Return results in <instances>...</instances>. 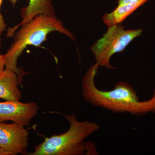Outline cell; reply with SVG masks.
Returning <instances> with one entry per match:
<instances>
[{"label": "cell", "instance_id": "cell-13", "mask_svg": "<svg viewBox=\"0 0 155 155\" xmlns=\"http://www.w3.org/2000/svg\"><path fill=\"white\" fill-rule=\"evenodd\" d=\"M0 155H9V154L5 150L0 148Z\"/></svg>", "mask_w": 155, "mask_h": 155}, {"label": "cell", "instance_id": "cell-3", "mask_svg": "<svg viewBox=\"0 0 155 155\" xmlns=\"http://www.w3.org/2000/svg\"><path fill=\"white\" fill-rule=\"evenodd\" d=\"M70 123L67 132L46 139L35 147L31 155H83L88 150L84 140L99 130L96 122L88 121L79 122L73 114L64 115Z\"/></svg>", "mask_w": 155, "mask_h": 155}, {"label": "cell", "instance_id": "cell-11", "mask_svg": "<svg viewBox=\"0 0 155 155\" xmlns=\"http://www.w3.org/2000/svg\"><path fill=\"white\" fill-rule=\"evenodd\" d=\"M148 0H118V4L121 5L127 3L137 2L140 3L142 5H143Z\"/></svg>", "mask_w": 155, "mask_h": 155}, {"label": "cell", "instance_id": "cell-10", "mask_svg": "<svg viewBox=\"0 0 155 155\" xmlns=\"http://www.w3.org/2000/svg\"><path fill=\"white\" fill-rule=\"evenodd\" d=\"M3 3V0H0V35L6 30V24L4 20V17L1 13V7Z\"/></svg>", "mask_w": 155, "mask_h": 155}, {"label": "cell", "instance_id": "cell-12", "mask_svg": "<svg viewBox=\"0 0 155 155\" xmlns=\"http://www.w3.org/2000/svg\"><path fill=\"white\" fill-rule=\"evenodd\" d=\"M6 60L5 55L0 54V74L5 70L6 67Z\"/></svg>", "mask_w": 155, "mask_h": 155}, {"label": "cell", "instance_id": "cell-1", "mask_svg": "<svg viewBox=\"0 0 155 155\" xmlns=\"http://www.w3.org/2000/svg\"><path fill=\"white\" fill-rule=\"evenodd\" d=\"M98 67L96 64L92 65L82 79V96L87 102L113 113H127L139 116L153 112L154 104L153 98L140 101L133 87L126 82L116 83L112 90L99 89L94 81Z\"/></svg>", "mask_w": 155, "mask_h": 155}, {"label": "cell", "instance_id": "cell-7", "mask_svg": "<svg viewBox=\"0 0 155 155\" xmlns=\"http://www.w3.org/2000/svg\"><path fill=\"white\" fill-rule=\"evenodd\" d=\"M54 0H29L28 5L20 11L22 20L19 24L8 29V37L14 36L15 32L21 25L29 22L38 15L57 17L53 5Z\"/></svg>", "mask_w": 155, "mask_h": 155}, {"label": "cell", "instance_id": "cell-4", "mask_svg": "<svg viewBox=\"0 0 155 155\" xmlns=\"http://www.w3.org/2000/svg\"><path fill=\"white\" fill-rule=\"evenodd\" d=\"M142 32L141 29L125 30L121 23L108 27L103 37L91 48L96 61V64L99 67L115 69L110 63L112 56L122 52L134 38L140 36Z\"/></svg>", "mask_w": 155, "mask_h": 155}, {"label": "cell", "instance_id": "cell-6", "mask_svg": "<svg viewBox=\"0 0 155 155\" xmlns=\"http://www.w3.org/2000/svg\"><path fill=\"white\" fill-rule=\"evenodd\" d=\"M38 106L34 102L24 103L19 101L0 102V122L11 121L25 127L37 115Z\"/></svg>", "mask_w": 155, "mask_h": 155}, {"label": "cell", "instance_id": "cell-14", "mask_svg": "<svg viewBox=\"0 0 155 155\" xmlns=\"http://www.w3.org/2000/svg\"><path fill=\"white\" fill-rule=\"evenodd\" d=\"M152 98L154 100V108L153 110V112L155 113V88L154 91H153V94Z\"/></svg>", "mask_w": 155, "mask_h": 155}, {"label": "cell", "instance_id": "cell-9", "mask_svg": "<svg viewBox=\"0 0 155 155\" xmlns=\"http://www.w3.org/2000/svg\"><path fill=\"white\" fill-rule=\"evenodd\" d=\"M141 6L140 3L136 2L118 5L114 11L104 15L103 21L108 27L120 24Z\"/></svg>", "mask_w": 155, "mask_h": 155}, {"label": "cell", "instance_id": "cell-2", "mask_svg": "<svg viewBox=\"0 0 155 155\" xmlns=\"http://www.w3.org/2000/svg\"><path fill=\"white\" fill-rule=\"evenodd\" d=\"M20 27L15 33L14 41L5 54L6 69L12 70L17 74L19 84H21L23 77L27 73L18 68L17 60L27 46H39L47 39L48 34L54 31L63 34L72 40H75L72 33L64 27L62 21L57 17L38 15Z\"/></svg>", "mask_w": 155, "mask_h": 155}, {"label": "cell", "instance_id": "cell-15", "mask_svg": "<svg viewBox=\"0 0 155 155\" xmlns=\"http://www.w3.org/2000/svg\"><path fill=\"white\" fill-rule=\"evenodd\" d=\"M1 35H0V48H1Z\"/></svg>", "mask_w": 155, "mask_h": 155}, {"label": "cell", "instance_id": "cell-5", "mask_svg": "<svg viewBox=\"0 0 155 155\" xmlns=\"http://www.w3.org/2000/svg\"><path fill=\"white\" fill-rule=\"evenodd\" d=\"M28 134L19 123L0 122V148L9 155L24 153L28 146Z\"/></svg>", "mask_w": 155, "mask_h": 155}, {"label": "cell", "instance_id": "cell-8", "mask_svg": "<svg viewBox=\"0 0 155 155\" xmlns=\"http://www.w3.org/2000/svg\"><path fill=\"white\" fill-rule=\"evenodd\" d=\"M19 84L17 74L5 69L0 74V98L6 101H19L22 93L18 88Z\"/></svg>", "mask_w": 155, "mask_h": 155}]
</instances>
